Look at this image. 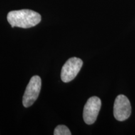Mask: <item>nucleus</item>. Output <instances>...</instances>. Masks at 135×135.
Wrapping results in <instances>:
<instances>
[{"instance_id": "2", "label": "nucleus", "mask_w": 135, "mask_h": 135, "mask_svg": "<svg viewBox=\"0 0 135 135\" xmlns=\"http://www.w3.org/2000/svg\"><path fill=\"white\" fill-rule=\"evenodd\" d=\"M41 87V80L38 76L31 78L23 97V104L25 108L31 106L38 98Z\"/></svg>"}, {"instance_id": "6", "label": "nucleus", "mask_w": 135, "mask_h": 135, "mask_svg": "<svg viewBox=\"0 0 135 135\" xmlns=\"http://www.w3.org/2000/svg\"><path fill=\"white\" fill-rule=\"evenodd\" d=\"M54 134L55 135H71L70 129L67 126L65 125H58L55 128L54 131Z\"/></svg>"}, {"instance_id": "1", "label": "nucleus", "mask_w": 135, "mask_h": 135, "mask_svg": "<svg viewBox=\"0 0 135 135\" xmlns=\"http://www.w3.org/2000/svg\"><path fill=\"white\" fill-rule=\"evenodd\" d=\"M7 20L12 28H29L39 24L41 20V16L33 10L21 9L8 13Z\"/></svg>"}, {"instance_id": "3", "label": "nucleus", "mask_w": 135, "mask_h": 135, "mask_svg": "<svg viewBox=\"0 0 135 135\" xmlns=\"http://www.w3.org/2000/svg\"><path fill=\"white\" fill-rule=\"evenodd\" d=\"M83 61L78 58H71L62 68L61 78L65 83H68L75 78L83 66Z\"/></svg>"}, {"instance_id": "5", "label": "nucleus", "mask_w": 135, "mask_h": 135, "mask_svg": "<svg viewBox=\"0 0 135 135\" xmlns=\"http://www.w3.org/2000/svg\"><path fill=\"white\" fill-rule=\"evenodd\" d=\"M101 106V99L97 97L89 98L83 109V119L86 124H91L95 122Z\"/></svg>"}, {"instance_id": "4", "label": "nucleus", "mask_w": 135, "mask_h": 135, "mask_svg": "<svg viewBox=\"0 0 135 135\" xmlns=\"http://www.w3.org/2000/svg\"><path fill=\"white\" fill-rule=\"evenodd\" d=\"M131 108L130 102L126 96L118 95L114 101L113 114L118 121H123L131 115Z\"/></svg>"}]
</instances>
